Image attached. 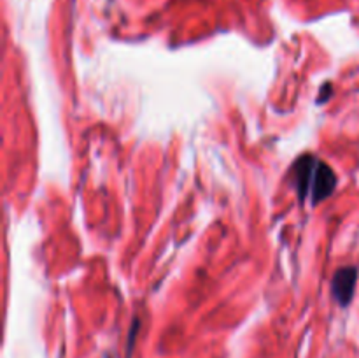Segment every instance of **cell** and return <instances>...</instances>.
Wrapping results in <instances>:
<instances>
[{"label": "cell", "mask_w": 359, "mask_h": 358, "mask_svg": "<svg viewBox=\"0 0 359 358\" xmlns=\"http://www.w3.org/2000/svg\"><path fill=\"white\" fill-rule=\"evenodd\" d=\"M105 358H111V357H105Z\"/></svg>", "instance_id": "cell-4"}, {"label": "cell", "mask_w": 359, "mask_h": 358, "mask_svg": "<svg viewBox=\"0 0 359 358\" xmlns=\"http://www.w3.org/2000/svg\"><path fill=\"white\" fill-rule=\"evenodd\" d=\"M293 181L300 200L319 204L328 199L337 186V175L326 161L314 154H304L293 164Z\"/></svg>", "instance_id": "cell-1"}, {"label": "cell", "mask_w": 359, "mask_h": 358, "mask_svg": "<svg viewBox=\"0 0 359 358\" xmlns=\"http://www.w3.org/2000/svg\"><path fill=\"white\" fill-rule=\"evenodd\" d=\"M358 283V269L356 267H342L335 272L332 281V291L335 300L339 302L342 307H347V305L353 302L354 298V290H356Z\"/></svg>", "instance_id": "cell-2"}, {"label": "cell", "mask_w": 359, "mask_h": 358, "mask_svg": "<svg viewBox=\"0 0 359 358\" xmlns=\"http://www.w3.org/2000/svg\"><path fill=\"white\" fill-rule=\"evenodd\" d=\"M135 333H137V321L133 323L132 330H130V337H128V351L132 350V346H133V339H135Z\"/></svg>", "instance_id": "cell-3"}]
</instances>
